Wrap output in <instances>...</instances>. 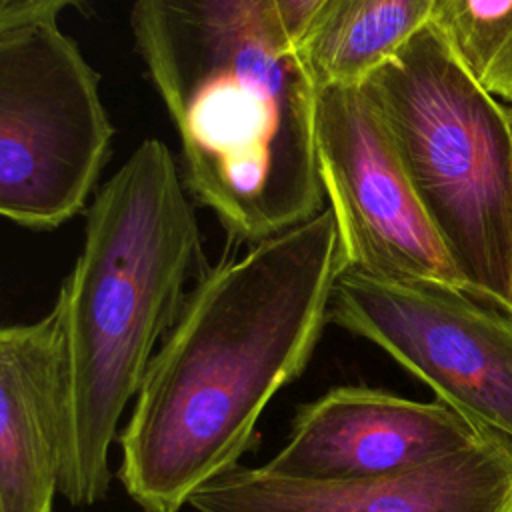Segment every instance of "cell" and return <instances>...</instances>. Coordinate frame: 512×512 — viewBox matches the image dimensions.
Masks as SVG:
<instances>
[{
    "label": "cell",
    "instance_id": "6da1fadb",
    "mask_svg": "<svg viewBox=\"0 0 512 512\" xmlns=\"http://www.w3.org/2000/svg\"><path fill=\"white\" fill-rule=\"evenodd\" d=\"M344 270L326 206L198 274L118 436V480L142 512H180L240 466L264 408L306 370Z\"/></svg>",
    "mask_w": 512,
    "mask_h": 512
},
{
    "label": "cell",
    "instance_id": "7a4b0ae2",
    "mask_svg": "<svg viewBox=\"0 0 512 512\" xmlns=\"http://www.w3.org/2000/svg\"><path fill=\"white\" fill-rule=\"evenodd\" d=\"M130 22L186 188L230 238L254 244L326 208L318 86L274 0H134Z\"/></svg>",
    "mask_w": 512,
    "mask_h": 512
},
{
    "label": "cell",
    "instance_id": "3957f363",
    "mask_svg": "<svg viewBox=\"0 0 512 512\" xmlns=\"http://www.w3.org/2000/svg\"><path fill=\"white\" fill-rule=\"evenodd\" d=\"M168 146L148 138L86 212L84 242L60 284L66 304V430L60 494L92 506L110 490V448L186 284L204 270L200 230Z\"/></svg>",
    "mask_w": 512,
    "mask_h": 512
},
{
    "label": "cell",
    "instance_id": "277c9868",
    "mask_svg": "<svg viewBox=\"0 0 512 512\" xmlns=\"http://www.w3.org/2000/svg\"><path fill=\"white\" fill-rule=\"evenodd\" d=\"M464 290L512 308V122L428 24L364 84Z\"/></svg>",
    "mask_w": 512,
    "mask_h": 512
},
{
    "label": "cell",
    "instance_id": "5b68a950",
    "mask_svg": "<svg viewBox=\"0 0 512 512\" xmlns=\"http://www.w3.org/2000/svg\"><path fill=\"white\" fill-rule=\"evenodd\" d=\"M114 128L98 74L56 22L0 32V214L24 228L74 218Z\"/></svg>",
    "mask_w": 512,
    "mask_h": 512
},
{
    "label": "cell",
    "instance_id": "8992f818",
    "mask_svg": "<svg viewBox=\"0 0 512 512\" xmlns=\"http://www.w3.org/2000/svg\"><path fill=\"white\" fill-rule=\"evenodd\" d=\"M328 322L384 350L436 400L512 440V318L462 288L344 270Z\"/></svg>",
    "mask_w": 512,
    "mask_h": 512
},
{
    "label": "cell",
    "instance_id": "52a82bcc",
    "mask_svg": "<svg viewBox=\"0 0 512 512\" xmlns=\"http://www.w3.org/2000/svg\"><path fill=\"white\" fill-rule=\"evenodd\" d=\"M314 142L346 270L464 290L364 86L318 88Z\"/></svg>",
    "mask_w": 512,
    "mask_h": 512
},
{
    "label": "cell",
    "instance_id": "ba28073f",
    "mask_svg": "<svg viewBox=\"0 0 512 512\" xmlns=\"http://www.w3.org/2000/svg\"><path fill=\"white\" fill-rule=\"evenodd\" d=\"M196 512H512V440L482 432L408 470L354 482L288 480L236 466L196 490Z\"/></svg>",
    "mask_w": 512,
    "mask_h": 512
},
{
    "label": "cell",
    "instance_id": "9c48e42d",
    "mask_svg": "<svg viewBox=\"0 0 512 512\" xmlns=\"http://www.w3.org/2000/svg\"><path fill=\"white\" fill-rule=\"evenodd\" d=\"M482 432L438 400L348 384L302 404L286 444L262 468L300 482L370 480L424 464Z\"/></svg>",
    "mask_w": 512,
    "mask_h": 512
},
{
    "label": "cell",
    "instance_id": "30bf717a",
    "mask_svg": "<svg viewBox=\"0 0 512 512\" xmlns=\"http://www.w3.org/2000/svg\"><path fill=\"white\" fill-rule=\"evenodd\" d=\"M66 304L0 332V512H52L66 430Z\"/></svg>",
    "mask_w": 512,
    "mask_h": 512
},
{
    "label": "cell",
    "instance_id": "8fae6325",
    "mask_svg": "<svg viewBox=\"0 0 512 512\" xmlns=\"http://www.w3.org/2000/svg\"><path fill=\"white\" fill-rule=\"evenodd\" d=\"M434 0H326L296 42L318 88L362 86L432 22Z\"/></svg>",
    "mask_w": 512,
    "mask_h": 512
},
{
    "label": "cell",
    "instance_id": "7c38bea8",
    "mask_svg": "<svg viewBox=\"0 0 512 512\" xmlns=\"http://www.w3.org/2000/svg\"><path fill=\"white\" fill-rule=\"evenodd\" d=\"M430 24L472 78L512 106V0H434Z\"/></svg>",
    "mask_w": 512,
    "mask_h": 512
},
{
    "label": "cell",
    "instance_id": "4fadbf2b",
    "mask_svg": "<svg viewBox=\"0 0 512 512\" xmlns=\"http://www.w3.org/2000/svg\"><path fill=\"white\" fill-rule=\"evenodd\" d=\"M78 0H0V32L38 22H56Z\"/></svg>",
    "mask_w": 512,
    "mask_h": 512
},
{
    "label": "cell",
    "instance_id": "5bb4252c",
    "mask_svg": "<svg viewBox=\"0 0 512 512\" xmlns=\"http://www.w3.org/2000/svg\"><path fill=\"white\" fill-rule=\"evenodd\" d=\"M324 2L326 0H274L280 22L294 44L302 38Z\"/></svg>",
    "mask_w": 512,
    "mask_h": 512
},
{
    "label": "cell",
    "instance_id": "9a60e30c",
    "mask_svg": "<svg viewBox=\"0 0 512 512\" xmlns=\"http://www.w3.org/2000/svg\"><path fill=\"white\" fill-rule=\"evenodd\" d=\"M508 112H510V122H512V106H508ZM510 318H512V308H510V314H508Z\"/></svg>",
    "mask_w": 512,
    "mask_h": 512
}]
</instances>
